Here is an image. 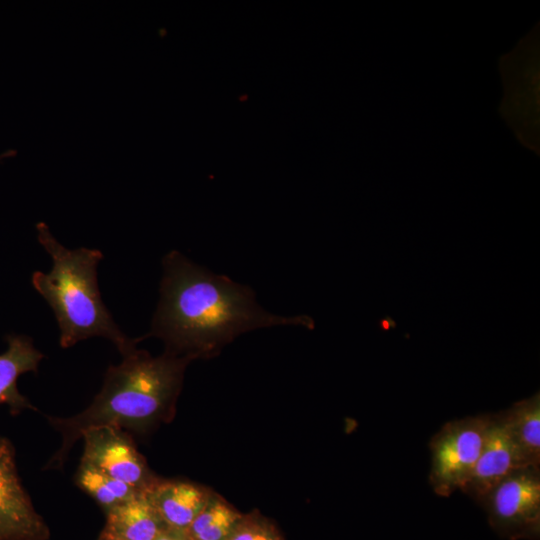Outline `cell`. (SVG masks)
Listing matches in <instances>:
<instances>
[{
  "label": "cell",
  "instance_id": "obj_1",
  "mask_svg": "<svg viewBox=\"0 0 540 540\" xmlns=\"http://www.w3.org/2000/svg\"><path fill=\"white\" fill-rule=\"evenodd\" d=\"M160 301L148 336L166 352L193 359L215 355L242 333L276 325L312 329L306 315L279 316L263 309L248 286L201 267L178 251L163 259Z\"/></svg>",
  "mask_w": 540,
  "mask_h": 540
},
{
  "label": "cell",
  "instance_id": "obj_2",
  "mask_svg": "<svg viewBox=\"0 0 540 540\" xmlns=\"http://www.w3.org/2000/svg\"><path fill=\"white\" fill-rule=\"evenodd\" d=\"M122 357L120 364L108 367L100 392L86 409L70 417L46 416L62 441L45 469H61L73 445L91 428L112 426L142 433L173 415L192 359L166 351L153 357L137 348Z\"/></svg>",
  "mask_w": 540,
  "mask_h": 540
},
{
  "label": "cell",
  "instance_id": "obj_3",
  "mask_svg": "<svg viewBox=\"0 0 540 540\" xmlns=\"http://www.w3.org/2000/svg\"><path fill=\"white\" fill-rule=\"evenodd\" d=\"M38 241L52 258L49 273L36 271L32 284L54 311L60 329V346L69 348L81 340L109 339L121 355L136 348L114 322L102 301L97 265L103 254L97 249L70 250L60 244L44 222L36 226Z\"/></svg>",
  "mask_w": 540,
  "mask_h": 540
},
{
  "label": "cell",
  "instance_id": "obj_4",
  "mask_svg": "<svg viewBox=\"0 0 540 540\" xmlns=\"http://www.w3.org/2000/svg\"><path fill=\"white\" fill-rule=\"evenodd\" d=\"M490 415L467 416L445 423L431 438L429 483L441 497L461 490L481 453Z\"/></svg>",
  "mask_w": 540,
  "mask_h": 540
},
{
  "label": "cell",
  "instance_id": "obj_5",
  "mask_svg": "<svg viewBox=\"0 0 540 540\" xmlns=\"http://www.w3.org/2000/svg\"><path fill=\"white\" fill-rule=\"evenodd\" d=\"M490 527L506 540L540 538V468L525 467L498 483L480 502Z\"/></svg>",
  "mask_w": 540,
  "mask_h": 540
},
{
  "label": "cell",
  "instance_id": "obj_6",
  "mask_svg": "<svg viewBox=\"0 0 540 540\" xmlns=\"http://www.w3.org/2000/svg\"><path fill=\"white\" fill-rule=\"evenodd\" d=\"M81 438L84 442L81 461L110 477L140 492H145L158 479L125 430L100 426L85 431Z\"/></svg>",
  "mask_w": 540,
  "mask_h": 540
},
{
  "label": "cell",
  "instance_id": "obj_7",
  "mask_svg": "<svg viewBox=\"0 0 540 540\" xmlns=\"http://www.w3.org/2000/svg\"><path fill=\"white\" fill-rule=\"evenodd\" d=\"M50 535L21 483L12 442L0 437V540H48Z\"/></svg>",
  "mask_w": 540,
  "mask_h": 540
},
{
  "label": "cell",
  "instance_id": "obj_8",
  "mask_svg": "<svg viewBox=\"0 0 540 540\" xmlns=\"http://www.w3.org/2000/svg\"><path fill=\"white\" fill-rule=\"evenodd\" d=\"M531 467L515 443L502 412L490 415V423L479 458L461 491L477 503L503 479Z\"/></svg>",
  "mask_w": 540,
  "mask_h": 540
},
{
  "label": "cell",
  "instance_id": "obj_9",
  "mask_svg": "<svg viewBox=\"0 0 540 540\" xmlns=\"http://www.w3.org/2000/svg\"><path fill=\"white\" fill-rule=\"evenodd\" d=\"M145 493L167 528L181 531H187L212 494L192 482L159 478Z\"/></svg>",
  "mask_w": 540,
  "mask_h": 540
},
{
  "label": "cell",
  "instance_id": "obj_10",
  "mask_svg": "<svg viewBox=\"0 0 540 540\" xmlns=\"http://www.w3.org/2000/svg\"><path fill=\"white\" fill-rule=\"evenodd\" d=\"M105 513L100 540H155L167 529L145 492Z\"/></svg>",
  "mask_w": 540,
  "mask_h": 540
},
{
  "label": "cell",
  "instance_id": "obj_11",
  "mask_svg": "<svg viewBox=\"0 0 540 540\" xmlns=\"http://www.w3.org/2000/svg\"><path fill=\"white\" fill-rule=\"evenodd\" d=\"M6 340L8 348L0 354V405L6 404L12 415L26 409L37 410L19 392L17 381L24 373L37 372L44 355L34 347L28 336L10 334Z\"/></svg>",
  "mask_w": 540,
  "mask_h": 540
},
{
  "label": "cell",
  "instance_id": "obj_12",
  "mask_svg": "<svg viewBox=\"0 0 540 540\" xmlns=\"http://www.w3.org/2000/svg\"><path fill=\"white\" fill-rule=\"evenodd\" d=\"M515 443L528 464L540 468V394L514 403L502 412Z\"/></svg>",
  "mask_w": 540,
  "mask_h": 540
},
{
  "label": "cell",
  "instance_id": "obj_13",
  "mask_svg": "<svg viewBox=\"0 0 540 540\" xmlns=\"http://www.w3.org/2000/svg\"><path fill=\"white\" fill-rule=\"evenodd\" d=\"M77 486L108 511L141 493L126 483L105 474L95 466L81 461L75 475Z\"/></svg>",
  "mask_w": 540,
  "mask_h": 540
},
{
  "label": "cell",
  "instance_id": "obj_14",
  "mask_svg": "<svg viewBox=\"0 0 540 540\" xmlns=\"http://www.w3.org/2000/svg\"><path fill=\"white\" fill-rule=\"evenodd\" d=\"M242 516L224 499L211 494L186 532L191 540H227Z\"/></svg>",
  "mask_w": 540,
  "mask_h": 540
},
{
  "label": "cell",
  "instance_id": "obj_15",
  "mask_svg": "<svg viewBox=\"0 0 540 540\" xmlns=\"http://www.w3.org/2000/svg\"><path fill=\"white\" fill-rule=\"evenodd\" d=\"M227 540H283L270 522L256 514L242 516Z\"/></svg>",
  "mask_w": 540,
  "mask_h": 540
},
{
  "label": "cell",
  "instance_id": "obj_16",
  "mask_svg": "<svg viewBox=\"0 0 540 540\" xmlns=\"http://www.w3.org/2000/svg\"><path fill=\"white\" fill-rule=\"evenodd\" d=\"M391 324H394V322L389 318H385L380 322V326L383 330H389L391 327H393Z\"/></svg>",
  "mask_w": 540,
  "mask_h": 540
},
{
  "label": "cell",
  "instance_id": "obj_17",
  "mask_svg": "<svg viewBox=\"0 0 540 540\" xmlns=\"http://www.w3.org/2000/svg\"><path fill=\"white\" fill-rule=\"evenodd\" d=\"M16 154H17L16 150H8V151H6L4 153H1L0 154V161L5 159V158L14 157V156H16Z\"/></svg>",
  "mask_w": 540,
  "mask_h": 540
},
{
  "label": "cell",
  "instance_id": "obj_18",
  "mask_svg": "<svg viewBox=\"0 0 540 540\" xmlns=\"http://www.w3.org/2000/svg\"><path fill=\"white\" fill-rule=\"evenodd\" d=\"M100 540V539H99Z\"/></svg>",
  "mask_w": 540,
  "mask_h": 540
}]
</instances>
